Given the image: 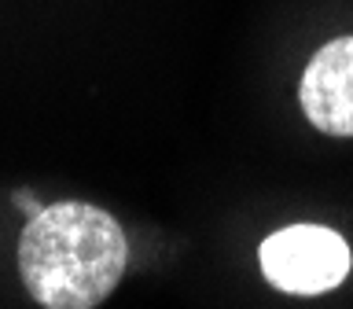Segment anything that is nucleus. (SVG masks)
Returning <instances> with one entry per match:
<instances>
[{"label": "nucleus", "mask_w": 353, "mask_h": 309, "mask_svg": "<svg viewBox=\"0 0 353 309\" xmlns=\"http://www.w3.org/2000/svg\"><path fill=\"white\" fill-rule=\"evenodd\" d=\"M125 261V232L92 203L44 206L19 239V276L44 309H96L121 283Z\"/></svg>", "instance_id": "nucleus-1"}, {"label": "nucleus", "mask_w": 353, "mask_h": 309, "mask_svg": "<svg viewBox=\"0 0 353 309\" xmlns=\"http://www.w3.org/2000/svg\"><path fill=\"white\" fill-rule=\"evenodd\" d=\"M261 269L287 295H324L350 272V247L324 225H291L261 243Z\"/></svg>", "instance_id": "nucleus-2"}, {"label": "nucleus", "mask_w": 353, "mask_h": 309, "mask_svg": "<svg viewBox=\"0 0 353 309\" xmlns=\"http://www.w3.org/2000/svg\"><path fill=\"white\" fill-rule=\"evenodd\" d=\"M305 118L327 137H353V37H335L309 59L298 85Z\"/></svg>", "instance_id": "nucleus-3"}]
</instances>
